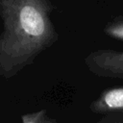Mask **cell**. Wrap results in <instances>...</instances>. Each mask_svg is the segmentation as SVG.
I'll list each match as a JSON object with an SVG mask.
<instances>
[{
    "label": "cell",
    "instance_id": "3",
    "mask_svg": "<svg viewBox=\"0 0 123 123\" xmlns=\"http://www.w3.org/2000/svg\"><path fill=\"white\" fill-rule=\"evenodd\" d=\"M100 109L105 111H123V87L105 91L100 99Z\"/></svg>",
    "mask_w": 123,
    "mask_h": 123
},
{
    "label": "cell",
    "instance_id": "4",
    "mask_svg": "<svg viewBox=\"0 0 123 123\" xmlns=\"http://www.w3.org/2000/svg\"><path fill=\"white\" fill-rule=\"evenodd\" d=\"M106 32L110 36H111V37H113L117 39L123 40V20L118 21V22L109 26L107 28Z\"/></svg>",
    "mask_w": 123,
    "mask_h": 123
},
{
    "label": "cell",
    "instance_id": "2",
    "mask_svg": "<svg viewBox=\"0 0 123 123\" xmlns=\"http://www.w3.org/2000/svg\"><path fill=\"white\" fill-rule=\"evenodd\" d=\"M20 22L25 32L31 36H40L45 30V24L40 13L31 6H26L21 10Z\"/></svg>",
    "mask_w": 123,
    "mask_h": 123
},
{
    "label": "cell",
    "instance_id": "1",
    "mask_svg": "<svg viewBox=\"0 0 123 123\" xmlns=\"http://www.w3.org/2000/svg\"><path fill=\"white\" fill-rule=\"evenodd\" d=\"M97 69L106 76L123 78V51H105L95 58Z\"/></svg>",
    "mask_w": 123,
    "mask_h": 123
}]
</instances>
